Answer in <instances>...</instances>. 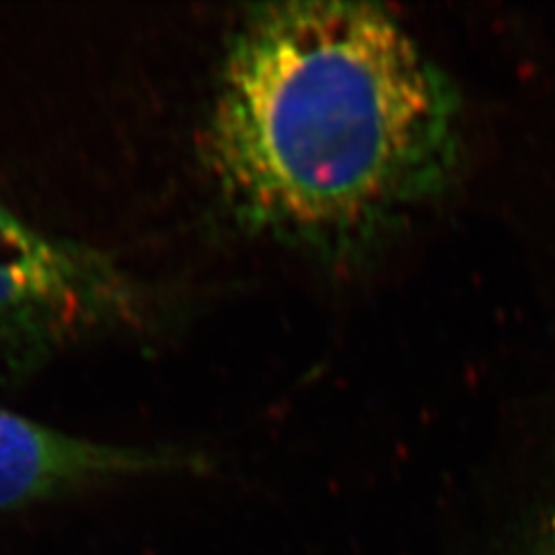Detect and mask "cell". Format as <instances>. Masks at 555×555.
Instances as JSON below:
<instances>
[{
  "label": "cell",
  "instance_id": "obj_1",
  "mask_svg": "<svg viewBox=\"0 0 555 555\" xmlns=\"http://www.w3.org/2000/svg\"><path fill=\"white\" fill-rule=\"evenodd\" d=\"M227 219L325 261L357 258L451 181L453 82L387 7H245L202 137Z\"/></svg>",
  "mask_w": 555,
  "mask_h": 555
},
{
  "label": "cell",
  "instance_id": "obj_2",
  "mask_svg": "<svg viewBox=\"0 0 555 555\" xmlns=\"http://www.w3.org/2000/svg\"><path fill=\"white\" fill-rule=\"evenodd\" d=\"M155 298L116 259L31 227L0 202V369L29 377L93 337L144 332Z\"/></svg>",
  "mask_w": 555,
  "mask_h": 555
},
{
  "label": "cell",
  "instance_id": "obj_3",
  "mask_svg": "<svg viewBox=\"0 0 555 555\" xmlns=\"http://www.w3.org/2000/svg\"><path fill=\"white\" fill-rule=\"evenodd\" d=\"M208 472V456L75 437L0 408V513L124 479Z\"/></svg>",
  "mask_w": 555,
  "mask_h": 555
},
{
  "label": "cell",
  "instance_id": "obj_4",
  "mask_svg": "<svg viewBox=\"0 0 555 555\" xmlns=\"http://www.w3.org/2000/svg\"><path fill=\"white\" fill-rule=\"evenodd\" d=\"M531 555H555V498L539 520Z\"/></svg>",
  "mask_w": 555,
  "mask_h": 555
}]
</instances>
